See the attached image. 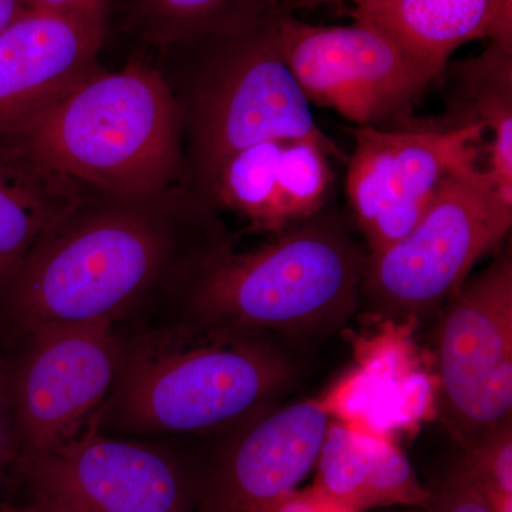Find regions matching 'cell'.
<instances>
[{
  "label": "cell",
  "mask_w": 512,
  "mask_h": 512,
  "mask_svg": "<svg viewBox=\"0 0 512 512\" xmlns=\"http://www.w3.org/2000/svg\"><path fill=\"white\" fill-rule=\"evenodd\" d=\"M329 424L325 400H303L228 430L198 458L195 512H256L289 497L316 467Z\"/></svg>",
  "instance_id": "cell-12"
},
{
  "label": "cell",
  "mask_w": 512,
  "mask_h": 512,
  "mask_svg": "<svg viewBox=\"0 0 512 512\" xmlns=\"http://www.w3.org/2000/svg\"><path fill=\"white\" fill-rule=\"evenodd\" d=\"M315 468L313 488L357 512L394 505L424 511L429 505V488L399 447L342 421H330Z\"/></svg>",
  "instance_id": "cell-16"
},
{
  "label": "cell",
  "mask_w": 512,
  "mask_h": 512,
  "mask_svg": "<svg viewBox=\"0 0 512 512\" xmlns=\"http://www.w3.org/2000/svg\"><path fill=\"white\" fill-rule=\"evenodd\" d=\"M441 419L463 450L511 421L512 258L468 276L439 312Z\"/></svg>",
  "instance_id": "cell-9"
},
{
  "label": "cell",
  "mask_w": 512,
  "mask_h": 512,
  "mask_svg": "<svg viewBox=\"0 0 512 512\" xmlns=\"http://www.w3.org/2000/svg\"><path fill=\"white\" fill-rule=\"evenodd\" d=\"M278 18L204 37L210 49L181 106L190 138L188 183L198 190L207 187L229 157L261 141L312 138L338 147L318 127L311 104L279 53L274 32Z\"/></svg>",
  "instance_id": "cell-6"
},
{
  "label": "cell",
  "mask_w": 512,
  "mask_h": 512,
  "mask_svg": "<svg viewBox=\"0 0 512 512\" xmlns=\"http://www.w3.org/2000/svg\"><path fill=\"white\" fill-rule=\"evenodd\" d=\"M494 512H512V423L500 427L463 450Z\"/></svg>",
  "instance_id": "cell-20"
},
{
  "label": "cell",
  "mask_w": 512,
  "mask_h": 512,
  "mask_svg": "<svg viewBox=\"0 0 512 512\" xmlns=\"http://www.w3.org/2000/svg\"><path fill=\"white\" fill-rule=\"evenodd\" d=\"M429 491L424 512H494L463 454L444 468Z\"/></svg>",
  "instance_id": "cell-21"
},
{
  "label": "cell",
  "mask_w": 512,
  "mask_h": 512,
  "mask_svg": "<svg viewBox=\"0 0 512 512\" xmlns=\"http://www.w3.org/2000/svg\"><path fill=\"white\" fill-rule=\"evenodd\" d=\"M451 73L468 113L461 121L480 124L490 136L487 170L512 198V45L491 40L480 55L454 63Z\"/></svg>",
  "instance_id": "cell-17"
},
{
  "label": "cell",
  "mask_w": 512,
  "mask_h": 512,
  "mask_svg": "<svg viewBox=\"0 0 512 512\" xmlns=\"http://www.w3.org/2000/svg\"><path fill=\"white\" fill-rule=\"evenodd\" d=\"M275 42L313 106L336 111L359 127L409 120L429 82L384 33L365 23L316 26L285 13Z\"/></svg>",
  "instance_id": "cell-10"
},
{
  "label": "cell",
  "mask_w": 512,
  "mask_h": 512,
  "mask_svg": "<svg viewBox=\"0 0 512 512\" xmlns=\"http://www.w3.org/2000/svg\"><path fill=\"white\" fill-rule=\"evenodd\" d=\"M123 343L101 423L130 434L227 433L274 406L298 370L261 333L178 320Z\"/></svg>",
  "instance_id": "cell-2"
},
{
  "label": "cell",
  "mask_w": 512,
  "mask_h": 512,
  "mask_svg": "<svg viewBox=\"0 0 512 512\" xmlns=\"http://www.w3.org/2000/svg\"><path fill=\"white\" fill-rule=\"evenodd\" d=\"M123 343L109 322L16 330L0 323V363L23 461L79 436L106 407Z\"/></svg>",
  "instance_id": "cell-7"
},
{
  "label": "cell",
  "mask_w": 512,
  "mask_h": 512,
  "mask_svg": "<svg viewBox=\"0 0 512 512\" xmlns=\"http://www.w3.org/2000/svg\"><path fill=\"white\" fill-rule=\"evenodd\" d=\"M32 10L59 13L74 18L103 20L107 0H26Z\"/></svg>",
  "instance_id": "cell-24"
},
{
  "label": "cell",
  "mask_w": 512,
  "mask_h": 512,
  "mask_svg": "<svg viewBox=\"0 0 512 512\" xmlns=\"http://www.w3.org/2000/svg\"><path fill=\"white\" fill-rule=\"evenodd\" d=\"M101 416L63 446L23 461L8 504L39 512H195L198 458L106 436Z\"/></svg>",
  "instance_id": "cell-8"
},
{
  "label": "cell",
  "mask_w": 512,
  "mask_h": 512,
  "mask_svg": "<svg viewBox=\"0 0 512 512\" xmlns=\"http://www.w3.org/2000/svg\"><path fill=\"white\" fill-rule=\"evenodd\" d=\"M103 20L29 10L0 33V134H22L100 72Z\"/></svg>",
  "instance_id": "cell-13"
},
{
  "label": "cell",
  "mask_w": 512,
  "mask_h": 512,
  "mask_svg": "<svg viewBox=\"0 0 512 512\" xmlns=\"http://www.w3.org/2000/svg\"><path fill=\"white\" fill-rule=\"evenodd\" d=\"M0 512H39L25 505L0 503Z\"/></svg>",
  "instance_id": "cell-27"
},
{
  "label": "cell",
  "mask_w": 512,
  "mask_h": 512,
  "mask_svg": "<svg viewBox=\"0 0 512 512\" xmlns=\"http://www.w3.org/2000/svg\"><path fill=\"white\" fill-rule=\"evenodd\" d=\"M90 192L37 156L23 134H0V289Z\"/></svg>",
  "instance_id": "cell-15"
},
{
  "label": "cell",
  "mask_w": 512,
  "mask_h": 512,
  "mask_svg": "<svg viewBox=\"0 0 512 512\" xmlns=\"http://www.w3.org/2000/svg\"><path fill=\"white\" fill-rule=\"evenodd\" d=\"M22 466L8 377L0 363V503H13Z\"/></svg>",
  "instance_id": "cell-22"
},
{
  "label": "cell",
  "mask_w": 512,
  "mask_h": 512,
  "mask_svg": "<svg viewBox=\"0 0 512 512\" xmlns=\"http://www.w3.org/2000/svg\"><path fill=\"white\" fill-rule=\"evenodd\" d=\"M480 124L446 127H357L348 157L346 195L369 254L406 237L429 207L448 171L477 157Z\"/></svg>",
  "instance_id": "cell-11"
},
{
  "label": "cell",
  "mask_w": 512,
  "mask_h": 512,
  "mask_svg": "<svg viewBox=\"0 0 512 512\" xmlns=\"http://www.w3.org/2000/svg\"><path fill=\"white\" fill-rule=\"evenodd\" d=\"M218 211L190 183L138 198L90 192L0 289V323L16 330L117 325L164 289L180 296L232 247Z\"/></svg>",
  "instance_id": "cell-1"
},
{
  "label": "cell",
  "mask_w": 512,
  "mask_h": 512,
  "mask_svg": "<svg viewBox=\"0 0 512 512\" xmlns=\"http://www.w3.org/2000/svg\"><path fill=\"white\" fill-rule=\"evenodd\" d=\"M180 101L157 70H100L23 137L43 161L89 190L148 197L183 171Z\"/></svg>",
  "instance_id": "cell-4"
},
{
  "label": "cell",
  "mask_w": 512,
  "mask_h": 512,
  "mask_svg": "<svg viewBox=\"0 0 512 512\" xmlns=\"http://www.w3.org/2000/svg\"><path fill=\"white\" fill-rule=\"evenodd\" d=\"M512 227V198L476 157L454 165L406 237L369 254L360 299L377 316L423 320L439 315L485 255Z\"/></svg>",
  "instance_id": "cell-5"
},
{
  "label": "cell",
  "mask_w": 512,
  "mask_h": 512,
  "mask_svg": "<svg viewBox=\"0 0 512 512\" xmlns=\"http://www.w3.org/2000/svg\"><path fill=\"white\" fill-rule=\"evenodd\" d=\"M288 138H271L238 151L202 190L220 208L237 211L249 231L279 234L286 222L281 205V157Z\"/></svg>",
  "instance_id": "cell-18"
},
{
  "label": "cell",
  "mask_w": 512,
  "mask_h": 512,
  "mask_svg": "<svg viewBox=\"0 0 512 512\" xmlns=\"http://www.w3.org/2000/svg\"><path fill=\"white\" fill-rule=\"evenodd\" d=\"M148 33L165 42L254 28L293 13L296 0H137Z\"/></svg>",
  "instance_id": "cell-19"
},
{
  "label": "cell",
  "mask_w": 512,
  "mask_h": 512,
  "mask_svg": "<svg viewBox=\"0 0 512 512\" xmlns=\"http://www.w3.org/2000/svg\"><path fill=\"white\" fill-rule=\"evenodd\" d=\"M367 258L345 218L325 205L261 247L215 255L178 296L180 320L261 335H326L359 308Z\"/></svg>",
  "instance_id": "cell-3"
},
{
  "label": "cell",
  "mask_w": 512,
  "mask_h": 512,
  "mask_svg": "<svg viewBox=\"0 0 512 512\" xmlns=\"http://www.w3.org/2000/svg\"><path fill=\"white\" fill-rule=\"evenodd\" d=\"M256 512H357L329 500L328 497L318 493L315 488L308 491H295L279 501L272 507Z\"/></svg>",
  "instance_id": "cell-23"
},
{
  "label": "cell",
  "mask_w": 512,
  "mask_h": 512,
  "mask_svg": "<svg viewBox=\"0 0 512 512\" xmlns=\"http://www.w3.org/2000/svg\"><path fill=\"white\" fill-rule=\"evenodd\" d=\"M390 2V0H296L293 5V12L295 10H312L320 8V6L336 5V3H353L355 8H362V6L380 5V3Z\"/></svg>",
  "instance_id": "cell-26"
},
{
  "label": "cell",
  "mask_w": 512,
  "mask_h": 512,
  "mask_svg": "<svg viewBox=\"0 0 512 512\" xmlns=\"http://www.w3.org/2000/svg\"><path fill=\"white\" fill-rule=\"evenodd\" d=\"M29 10L26 0H0V33Z\"/></svg>",
  "instance_id": "cell-25"
},
{
  "label": "cell",
  "mask_w": 512,
  "mask_h": 512,
  "mask_svg": "<svg viewBox=\"0 0 512 512\" xmlns=\"http://www.w3.org/2000/svg\"><path fill=\"white\" fill-rule=\"evenodd\" d=\"M349 15L392 39L429 83L468 42L490 37L512 45V0H390Z\"/></svg>",
  "instance_id": "cell-14"
}]
</instances>
